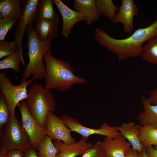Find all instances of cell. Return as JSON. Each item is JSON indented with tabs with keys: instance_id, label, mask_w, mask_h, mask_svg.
Listing matches in <instances>:
<instances>
[{
	"instance_id": "1",
	"label": "cell",
	"mask_w": 157,
	"mask_h": 157,
	"mask_svg": "<svg viewBox=\"0 0 157 157\" xmlns=\"http://www.w3.org/2000/svg\"><path fill=\"white\" fill-rule=\"evenodd\" d=\"M157 36V17L149 26L136 30L129 37L117 39L111 37L106 31L99 28L94 32L95 40L101 46L116 54L120 62L129 58L140 56L143 44Z\"/></svg>"
},
{
	"instance_id": "2",
	"label": "cell",
	"mask_w": 157,
	"mask_h": 157,
	"mask_svg": "<svg viewBox=\"0 0 157 157\" xmlns=\"http://www.w3.org/2000/svg\"><path fill=\"white\" fill-rule=\"evenodd\" d=\"M44 58L46 88L64 92L70 90L74 84L87 82L85 79L74 74L75 70L68 63L54 58L52 53L46 51Z\"/></svg>"
},
{
	"instance_id": "3",
	"label": "cell",
	"mask_w": 157,
	"mask_h": 157,
	"mask_svg": "<svg viewBox=\"0 0 157 157\" xmlns=\"http://www.w3.org/2000/svg\"><path fill=\"white\" fill-rule=\"evenodd\" d=\"M33 23H29L26 30L28 37L27 46L29 61L22 75L21 82L26 80L31 75L33 81L44 78L45 71L43 61L44 54L46 51L52 53L50 47L52 40H40L35 32Z\"/></svg>"
},
{
	"instance_id": "4",
	"label": "cell",
	"mask_w": 157,
	"mask_h": 157,
	"mask_svg": "<svg viewBox=\"0 0 157 157\" xmlns=\"http://www.w3.org/2000/svg\"><path fill=\"white\" fill-rule=\"evenodd\" d=\"M24 102L31 115L41 126L45 127L48 114L56 110V103L50 90L34 83L29 89Z\"/></svg>"
},
{
	"instance_id": "5",
	"label": "cell",
	"mask_w": 157,
	"mask_h": 157,
	"mask_svg": "<svg viewBox=\"0 0 157 157\" xmlns=\"http://www.w3.org/2000/svg\"><path fill=\"white\" fill-rule=\"evenodd\" d=\"M32 147L30 139L15 116H10L8 123L0 130V152L12 149L24 153Z\"/></svg>"
},
{
	"instance_id": "6",
	"label": "cell",
	"mask_w": 157,
	"mask_h": 157,
	"mask_svg": "<svg viewBox=\"0 0 157 157\" xmlns=\"http://www.w3.org/2000/svg\"><path fill=\"white\" fill-rule=\"evenodd\" d=\"M33 81L31 80H26L18 85H13L3 72L0 74V89L3 94L9 109L10 116H15L16 106L21 101L26 99L28 92V85Z\"/></svg>"
},
{
	"instance_id": "7",
	"label": "cell",
	"mask_w": 157,
	"mask_h": 157,
	"mask_svg": "<svg viewBox=\"0 0 157 157\" xmlns=\"http://www.w3.org/2000/svg\"><path fill=\"white\" fill-rule=\"evenodd\" d=\"M17 106L20 112L22 124L30 139L32 147L37 151L40 141L47 135V129L41 126L31 115L24 100L20 102Z\"/></svg>"
},
{
	"instance_id": "8",
	"label": "cell",
	"mask_w": 157,
	"mask_h": 157,
	"mask_svg": "<svg viewBox=\"0 0 157 157\" xmlns=\"http://www.w3.org/2000/svg\"><path fill=\"white\" fill-rule=\"evenodd\" d=\"M61 118L72 132H76L83 137L88 138L91 135L97 134L114 138L121 134L117 130V126H111L107 123H103L99 129H95L84 126L75 117L63 115Z\"/></svg>"
},
{
	"instance_id": "9",
	"label": "cell",
	"mask_w": 157,
	"mask_h": 157,
	"mask_svg": "<svg viewBox=\"0 0 157 157\" xmlns=\"http://www.w3.org/2000/svg\"><path fill=\"white\" fill-rule=\"evenodd\" d=\"M39 0L22 1V15L17 21L13 35L17 51L23 57L22 41L28 25L35 22L36 10Z\"/></svg>"
},
{
	"instance_id": "10",
	"label": "cell",
	"mask_w": 157,
	"mask_h": 157,
	"mask_svg": "<svg viewBox=\"0 0 157 157\" xmlns=\"http://www.w3.org/2000/svg\"><path fill=\"white\" fill-rule=\"evenodd\" d=\"M45 127L47 135L52 140H59L68 144L76 142L72 136L71 130L64 123L61 118L53 113H49L47 118Z\"/></svg>"
},
{
	"instance_id": "11",
	"label": "cell",
	"mask_w": 157,
	"mask_h": 157,
	"mask_svg": "<svg viewBox=\"0 0 157 157\" xmlns=\"http://www.w3.org/2000/svg\"><path fill=\"white\" fill-rule=\"evenodd\" d=\"M121 5L116 15L113 23H121L123 31L131 34L134 29V18L138 16L139 9L133 0H121Z\"/></svg>"
},
{
	"instance_id": "12",
	"label": "cell",
	"mask_w": 157,
	"mask_h": 157,
	"mask_svg": "<svg viewBox=\"0 0 157 157\" xmlns=\"http://www.w3.org/2000/svg\"><path fill=\"white\" fill-rule=\"evenodd\" d=\"M53 1L62 17V34L67 38L69 36L74 26L79 22L85 21V18L81 13L70 9L61 0Z\"/></svg>"
},
{
	"instance_id": "13",
	"label": "cell",
	"mask_w": 157,
	"mask_h": 157,
	"mask_svg": "<svg viewBox=\"0 0 157 157\" xmlns=\"http://www.w3.org/2000/svg\"><path fill=\"white\" fill-rule=\"evenodd\" d=\"M100 143L107 157H126L131 146L121 134L114 138L105 137Z\"/></svg>"
},
{
	"instance_id": "14",
	"label": "cell",
	"mask_w": 157,
	"mask_h": 157,
	"mask_svg": "<svg viewBox=\"0 0 157 157\" xmlns=\"http://www.w3.org/2000/svg\"><path fill=\"white\" fill-rule=\"evenodd\" d=\"M88 138L82 137L78 141L72 144H65L59 140H53L58 150L56 157H76L82 155L93 144L87 142Z\"/></svg>"
},
{
	"instance_id": "15",
	"label": "cell",
	"mask_w": 157,
	"mask_h": 157,
	"mask_svg": "<svg viewBox=\"0 0 157 157\" xmlns=\"http://www.w3.org/2000/svg\"><path fill=\"white\" fill-rule=\"evenodd\" d=\"M60 18L52 19H41L35 22L34 30L39 39L46 41L57 37Z\"/></svg>"
},
{
	"instance_id": "16",
	"label": "cell",
	"mask_w": 157,
	"mask_h": 157,
	"mask_svg": "<svg viewBox=\"0 0 157 157\" xmlns=\"http://www.w3.org/2000/svg\"><path fill=\"white\" fill-rule=\"evenodd\" d=\"M73 8L84 16L88 25L92 24L101 16L96 7L95 0H74Z\"/></svg>"
},
{
	"instance_id": "17",
	"label": "cell",
	"mask_w": 157,
	"mask_h": 157,
	"mask_svg": "<svg viewBox=\"0 0 157 157\" xmlns=\"http://www.w3.org/2000/svg\"><path fill=\"white\" fill-rule=\"evenodd\" d=\"M118 131L131 144L132 148L138 152L142 151L144 148L140 142L139 136L138 126L133 121L123 123L120 126H117Z\"/></svg>"
},
{
	"instance_id": "18",
	"label": "cell",
	"mask_w": 157,
	"mask_h": 157,
	"mask_svg": "<svg viewBox=\"0 0 157 157\" xmlns=\"http://www.w3.org/2000/svg\"><path fill=\"white\" fill-rule=\"evenodd\" d=\"M140 101L143 110L137 116L139 125L148 124L157 129V105L151 104L143 96L141 97Z\"/></svg>"
},
{
	"instance_id": "19",
	"label": "cell",
	"mask_w": 157,
	"mask_h": 157,
	"mask_svg": "<svg viewBox=\"0 0 157 157\" xmlns=\"http://www.w3.org/2000/svg\"><path fill=\"white\" fill-rule=\"evenodd\" d=\"M21 2L20 0H0V18H13L18 21L22 15Z\"/></svg>"
},
{
	"instance_id": "20",
	"label": "cell",
	"mask_w": 157,
	"mask_h": 157,
	"mask_svg": "<svg viewBox=\"0 0 157 157\" xmlns=\"http://www.w3.org/2000/svg\"><path fill=\"white\" fill-rule=\"evenodd\" d=\"M53 0H39L35 13V22L41 19H52L59 18L53 8Z\"/></svg>"
},
{
	"instance_id": "21",
	"label": "cell",
	"mask_w": 157,
	"mask_h": 157,
	"mask_svg": "<svg viewBox=\"0 0 157 157\" xmlns=\"http://www.w3.org/2000/svg\"><path fill=\"white\" fill-rule=\"evenodd\" d=\"M138 126L139 139L143 147L157 145V129L148 124Z\"/></svg>"
},
{
	"instance_id": "22",
	"label": "cell",
	"mask_w": 157,
	"mask_h": 157,
	"mask_svg": "<svg viewBox=\"0 0 157 157\" xmlns=\"http://www.w3.org/2000/svg\"><path fill=\"white\" fill-rule=\"evenodd\" d=\"M96 7L101 16L108 18L112 23L113 22L119 7L112 0H96Z\"/></svg>"
},
{
	"instance_id": "23",
	"label": "cell",
	"mask_w": 157,
	"mask_h": 157,
	"mask_svg": "<svg viewBox=\"0 0 157 157\" xmlns=\"http://www.w3.org/2000/svg\"><path fill=\"white\" fill-rule=\"evenodd\" d=\"M140 56L143 60L150 63L157 65V36L147 42L143 46Z\"/></svg>"
},
{
	"instance_id": "24",
	"label": "cell",
	"mask_w": 157,
	"mask_h": 157,
	"mask_svg": "<svg viewBox=\"0 0 157 157\" xmlns=\"http://www.w3.org/2000/svg\"><path fill=\"white\" fill-rule=\"evenodd\" d=\"M21 63L24 66L25 65L23 57L19 52L16 51L0 61V69H11L18 72L20 71L19 65Z\"/></svg>"
},
{
	"instance_id": "25",
	"label": "cell",
	"mask_w": 157,
	"mask_h": 157,
	"mask_svg": "<svg viewBox=\"0 0 157 157\" xmlns=\"http://www.w3.org/2000/svg\"><path fill=\"white\" fill-rule=\"evenodd\" d=\"M37 150L39 157H56L58 151L47 135L40 142Z\"/></svg>"
},
{
	"instance_id": "26",
	"label": "cell",
	"mask_w": 157,
	"mask_h": 157,
	"mask_svg": "<svg viewBox=\"0 0 157 157\" xmlns=\"http://www.w3.org/2000/svg\"><path fill=\"white\" fill-rule=\"evenodd\" d=\"M10 114L5 98L1 92H0V130L8 123Z\"/></svg>"
},
{
	"instance_id": "27",
	"label": "cell",
	"mask_w": 157,
	"mask_h": 157,
	"mask_svg": "<svg viewBox=\"0 0 157 157\" xmlns=\"http://www.w3.org/2000/svg\"><path fill=\"white\" fill-rule=\"evenodd\" d=\"M18 20L15 19L0 18V41L4 40L8 31L12 28L14 24Z\"/></svg>"
},
{
	"instance_id": "28",
	"label": "cell",
	"mask_w": 157,
	"mask_h": 157,
	"mask_svg": "<svg viewBox=\"0 0 157 157\" xmlns=\"http://www.w3.org/2000/svg\"><path fill=\"white\" fill-rule=\"evenodd\" d=\"M14 42H8L5 40L0 41V58L9 56L17 51Z\"/></svg>"
},
{
	"instance_id": "29",
	"label": "cell",
	"mask_w": 157,
	"mask_h": 157,
	"mask_svg": "<svg viewBox=\"0 0 157 157\" xmlns=\"http://www.w3.org/2000/svg\"><path fill=\"white\" fill-rule=\"evenodd\" d=\"M106 156L100 141H97L93 144L81 157H105Z\"/></svg>"
},
{
	"instance_id": "30",
	"label": "cell",
	"mask_w": 157,
	"mask_h": 157,
	"mask_svg": "<svg viewBox=\"0 0 157 157\" xmlns=\"http://www.w3.org/2000/svg\"><path fill=\"white\" fill-rule=\"evenodd\" d=\"M148 93L149 97L147 99L150 103L157 105V88L149 90Z\"/></svg>"
},
{
	"instance_id": "31",
	"label": "cell",
	"mask_w": 157,
	"mask_h": 157,
	"mask_svg": "<svg viewBox=\"0 0 157 157\" xmlns=\"http://www.w3.org/2000/svg\"><path fill=\"white\" fill-rule=\"evenodd\" d=\"M6 157H24V153L19 150L12 149L6 153Z\"/></svg>"
},
{
	"instance_id": "32",
	"label": "cell",
	"mask_w": 157,
	"mask_h": 157,
	"mask_svg": "<svg viewBox=\"0 0 157 157\" xmlns=\"http://www.w3.org/2000/svg\"><path fill=\"white\" fill-rule=\"evenodd\" d=\"M148 157H157V145L150 146L145 148Z\"/></svg>"
},
{
	"instance_id": "33",
	"label": "cell",
	"mask_w": 157,
	"mask_h": 157,
	"mask_svg": "<svg viewBox=\"0 0 157 157\" xmlns=\"http://www.w3.org/2000/svg\"><path fill=\"white\" fill-rule=\"evenodd\" d=\"M24 157H39L37 150L32 147L24 152Z\"/></svg>"
},
{
	"instance_id": "34",
	"label": "cell",
	"mask_w": 157,
	"mask_h": 157,
	"mask_svg": "<svg viewBox=\"0 0 157 157\" xmlns=\"http://www.w3.org/2000/svg\"><path fill=\"white\" fill-rule=\"evenodd\" d=\"M137 151L131 148L126 153V157H137Z\"/></svg>"
},
{
	"instance_id": "35",
	"label": "cell",
	"mask_w": 157,
	"mask_h": 157,
	"mask_svg": "<svg viewBox=\"0 0 157 157\" xmlns=\"http://www.w3.org/2000/svg\"><path fill=\"white\" fill-rule=\"evenodd\" d=\"M137 157H148L146 153L145 148H144L142 151L138 152L136 151Z\"/></svg>"
},
{
	"instance_id": "36",
	"label": "cell",
	"mask_w": 157,
	"mask_h": 157,
	"mask_svg": "<svg viewBox=\"0 0 157 157\" xmlns=\"http://www.w3.org/2000/svg\"><path fill=\"white\" fill-rule=\"evenodd\" d=\"M6 153L0 152V157H6Z\"/></svg>"
},
{
	"instance_id": "37",
	"label": "cell",
	"mask_w": 157,
	"mask_h": 157,
	"mask_svg": "<svg viewBox=\"0 0 157 157\" xmlns=\"http://www.w3.org/2000/svg\"><path fill=\"white\" fill-rule=\"evenodd\" d=\"M105 157H107L106 156Z\"/></svg>"
}]
</instances>
